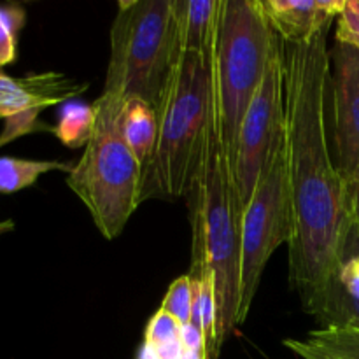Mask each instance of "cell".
I'll return each mask as SVG.
<instances>
[{"instance_id": "9a60e30c", "label": "cell", "mask_w": 359, "mask_h": 359, "mask_svg": "<svg viewBox=\"0 0 359 359\" xmlns=\"http://www.w3.org/2000/svg\"><path fill=\"white\" fill-rule=\"evenodd\" d=\"M284 346L302 359H359V332L319 328L284 340Z\"/></svg>"}, {"instance_id": "d4e9b609", "label": "cell", "mask_w": 359, "mask_h": 359, "mask_svg": "<svg viewBox=\"0 0 359 359\" xmlns=\"http://www.w3.org/2000/svg\"><path fill=\"white\" fill-rule=\"evenodd\" d=\"M0 119H4V116H2V112H0Z\"/></svg>"}, {"instance_id": "7a4b0ae2", "label": "cell", "mask_w": 359, "mask_h": 359, "mask_svg": "<svg viewBox=\"0 0 359 359\" xmlns=\"http://www.w3.org/2000/svg\"><path fill=\"white\" fill-rule=\"evenodd\" d=\"M214 55V53H212ZM193 249L209 263L216 304V347L238 326L241 291L242 210L221 139V116L216 88H210V116L198 172L188 193Z\"/></svg>"}, {"instance_id": "3957f363", "label": "cell", "mask_w": 359, "mask_h": 359, "mask_svg": "<svg viewBox=\"0 0 359 359\" xmlns=\"http://www.w3.org/2000/svg\"><path fill=\"white\" fill-rule=\"evenodd\" d=\"M216 42V41H214ZM212 51L177 56L158 105V140L142 177L147 198L188 196L198 172L210 116Z\"/></svg>"}, {"instance_id": "6da1fadb", "label": "cell", "mask_w": 359, "mask_h": 359, "mask_svg": "<svg viewBox=\"0 0 359 359\" xmlns=\"http://www.w3.org/2000/svg\"><path fill=\"white\" fill-rule=\"evenodd\" d=\"M328 30L286 46V151L293 237L290 280L302 304L332 279L347 256L353 219L347 186L337 170L326 125Z\"/></svg>"}, {"instance_id": "44dd1931", "label": "cell", "mask_w": 359, "mask_h": 359, "mask_svg": "<svg viewBox=\"0 0 359 359\" xmlns=\"http://www.w3.org/2000/svg\"><path fill=\"white\" fill-rule=\"evenodd\" d=\"M335 39L359 51V0H344V7L337 16Z\"/></svg>"}, {"instance_id": "52a82bcc", "label": "cell", "mask_w": 359, "mask_h": 359, "mask_svg": "<svg viewBox=\"0 0 359 359\" xmlns=\"http://www.w3.org/2000/svg\"><path fill=\"white\" fill-rule=\"evenodd\" d=\"M293 237L290 175L286 142L277 149L259 175L258 186L242 216L241 238V291H238V326L251 312L263 270L279 245Z\"/></svg>"}, {"instance_id": "e0dca14e", "label": "cell", "mask_w": 359, "mask_h": 359, "mask_svg": "<svg viewBox=\"0 0 359 359\" xmlns=\"http://www.w3.org/2000/svg\"><path fill=\"white\" fill-rule=\"evenodd\" d=\"M95 128V109L93 105L86 104H69L63 107L58 123L53 126L51 133L63 146L70 149L86 147L88 140Z\"/></svg>"}, {"instance_id": "30bf717a", "label": "cell", "mask_w": 359, "mask_h": 359, "mask_svg": "<svg viewBox=\"0 0 359 359\" xmlns=\"http://www.w3.org/2000/svg\"><path fill=\"white\" fill-rule=\"evenodd\" d=\"M304 311L321 328L359 332V252L346 256L325 287L305 302Z\"/></svg>"}, {"instance_id": "ac0fdd59", "label": "cell", "mask_w": 359, "mask_h": 359, "mask_svg": "<svg viewBox=\"0 0 359 359\" xmlns=\"http://www.w3.org/2000/svg\"><path fill=\"white\" fill-rule=\"evenodd\" d=\"M25 25V11L20 6H0V67L16 58L18 34Z\"/></svg>"}, {"instance_id": "277c9868", "label": "cell", "mask_w": 359, "mask_h": 359, "mask_svg": "<svg viewBox=\"0 0 359 359\" xmlns=\"http://www.w3.org/2000/svg\"><path fill=\"white\" fill-rule=\"evenodd\" d=\"M125 98L102 91L93 104L91 139L67 177V186L84 203L97 230L112 241L142 203L144 168L119 126Z\"/></svg>"}, {"instance_id": "5bb4252c", "label": "cell", "mask_w": 359, "mask_h": 359, "mask_svg": "<svg viewBox=\"0 0 359 359\" xmlns=\"http://www.w3.org/2000/svg\"><path fill=\"white\" fill-rule=\"evenodd\" d=\"M119 126L133 156L146 172L158 140V112L140 98H125Z\"/></svg>"}, {"instance_id": "9c48e42d", "label": "cell", "mask_w": 359, "mask_h": 359, "mask_svg": "<svg viewBox=\"0 0 359 359\" xmlns=\"http://www.w3.org/2000/svg\"><path fill=\"white\" fill-rule=\"evenodd\" d=\"M328 90L332 93L330 149L337 170L349 181L359 168V51L335 42L330 51Z\"/></svg>"}, {"instance_id": "7c38bea8", "label": "cell", "mask_w": 359, "mask_h": 359, "mask_svg": "<svg viewBox=\"0 0 359 359\" xmlns=\"http://www.w3.org/2000/svg\"><path fill=\"white\" fill-rule=\"evenodd\" d=\"M276 34L286 46L312 41L330 28L344 7V0H262Z\"/></svg>"}, {"instance_id": "ffe728a7", "label": "cell", "mask_w": 359, "mask_h": 359, "mask_svg": "<svg viewBox=\"0 0 359 359\" xmlns=\"http://www.w3.org/2000/svg\"><path fill=\"white\" fill-rule=\"evenodd\" d=\"M39 114H41V111H28L13 114L4 119L6 126H4L2 133H0V147L13 142L18 137L27 135V133L41 132V130L42 132H51V128H48L44 123L39 121Z\"/></svg>"}, {"instance_id": "7402d4cb", "label": "cell", "mask_w": 359, "mask_h": 359, "mask_svg": "<svg viewBox=\"0 0 359 359\" xmlns=\"http://www.w3.org/2000/svg\"><path fill=\"white\" fill-rule=\"evenodd\" d=\"M346 186L351 219H353V235L359 237V168L349 181H346Z\"/></svg>"}, {"instance_id": "ba28073f", "label": "cell", "mask_w": 359, "mask_h": 359, "mask_svg": "<svg viewBox=\"0 0 359 359\" xmlns=\"http://www.w3.org/2000/svg\"><path fill=\"white\" fill-rule=\"evenodd\" d=\"M286 142V44L279 37L265 77L242 119L233 181L242 210L251 202L263 168Z\"/></svg>"}, {"instance_id": "4fadbf2b", "label": "cell", "mask_w": 359, "mask_h": 359, "mask_svg": "<svg viewBox=\"0 0 359 359\" xmlns=\"http://www.w3.org/2000/svg\"><path fill=\"white\" fill-rule=\"evenodd\" d=\"M177 48L209 55L216 41L221 0H174Z\"/></svg>"}, {"instance_id": "5b68a950", "label": "cell", "mask_w": 359, "mask_h": 359, "mask_svg": "<svg viewBox=\"0 0 359 359\" xmlns=\"http://www.w3.org/2000/svg\"><path fill=\"white\" fill-rule=\"evenodd\" d=\"M279 35L270 23L262 0H221L212 79L219 102L221 139L231 179L242 119L265 77Z\"/></svg>"}, {"instance_id": "d6986e66", "label": "cell", "mask_w": 359, "mask_h": 359, "mask_svg": "<svg viewBox=\"0 0 359 359\" xmlns=\"http://www.w3.org/2000/svg\"><path fill=\"white\" fill-rule=\"evenodd\" d=\"M191 279H189V273H186L170 284L160 309L170 314L181 326H188L191 319Z\"/></svg>"}, {"instance_id": "2e32d148", "label": "cell", "mask_w": 359, "mask_h": 359, "mask_svg": "<svg viewBox=\"0 0 359 359\" xmlns=\"http://www.w3.org/2000/svg\"><path fill=\"white\" fill-rule=\"evenodd\" d=\"M74 165L63 161L21 160V158L0 156V193H16L30 188L41 175L53 170L70 172Z\"/></svg>"}, {"instance_id": "cb8c5ba5", "label": "cell", "mask_w": 359, "mask_h": 359, "mask_svg": "<svg viewBox=\"0 0 359 359\" xmlns=\"http://www.w3.org/2000/svg\"><path fill=\"white\" fill-rule=\"evenodd\" d=\"M351 252H359V237H354L353 233H351V241H349V248H347V255H351Z\"/></svg>"}, {"instance_id": "8992f818", "label": "cell", "mask_w": 359, "mask_h": 359, "mask_svg": "<svg viewBox=\"0 0 359 359\" xmlns=\"http://www.w3.org/2000/svg\"><path fill=\"white\" fill-rule=\"evenodd\" d=\"M177 56L174 0H119L104 93L158 109Z\"/></svg>"}, {"instance_id": "8fae6325", "label": "cell", "mask_w": 359, "mask_h": 359, "mask_svg": "<svg viewBox=\"0 0 359 359\" xmlns=\"http://www.w3.org/2000/svg\"><path fill=\"white\" fill-rule=\"evenodd\" d=\"M86 90L88 84L76 83L58 72L30 74L25 77H11L0 72V112L4 119L20 112H42L46 107L79 97Z\"/></svg>"}, {"instance_id": "603a6c76", "label": "cell", "mask_w": 359, "mask_h": 359, "mask_svg": "<svg viewBox=\"0 0 359 359\" xmlns=\"http://www.w3.org/2000/svg\"><path fill=\"white\" fill-rule=\"evenodd\" d=\"M13 228H14V221L13 219L0 221V237H2V235H6V233H9Z\"/></svg>"}]
</instances>
